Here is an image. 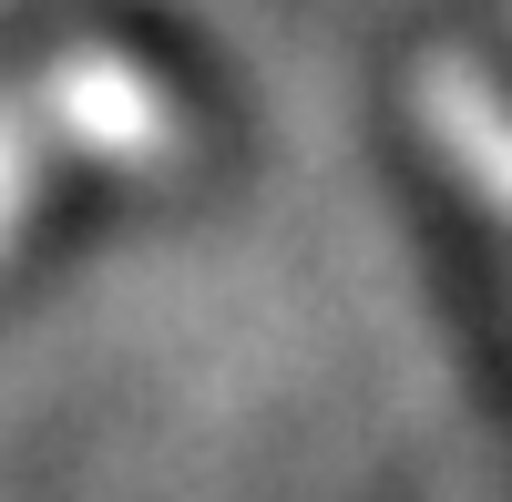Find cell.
Instances as JSON below:
<instances>
[{
    "mask_svg": "<svg viewBox=\"0 0 512 502\" xmlns=\"http://www.w3.org/2000/svg\"><path fill=\"white\" fill-rule=\"evenodd\" d=\"M164 144H175V103L123 52H62L21 82H0V246L21 236V216L72 154L82 164H154Z\"/></svg>",
    "mask_w": 512,
    "mask_h": 502,
    "instance_id": "obj_1",
    "label": "cell"
}]
</instances>
